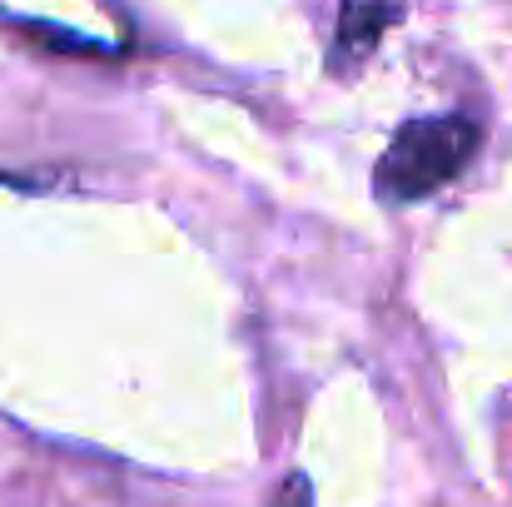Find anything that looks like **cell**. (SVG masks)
Here are the masks:
<instances>
[{
	"instance_id": "6da1fadb",
	"label": "cell",
	"mask_w": 512,
	"mask_h": 507,
	"mask_svg": "<svg viewBox=\"0 0 512 507\" xmlns=\"http://www.w3.org/2000/svg\"><path fill=\"white\" fill-rule=\"evenodd\" d=\"M483 130L468 115H428V120H408L393 145L383 150V160L373 169V189L383 204H418L433 189H443L448 179H458L468 160L478 155Z\"/></svg>"
},
{
	"instance_id": "3957f363",
	"label": "cell",
	"mask_w": 512,
	"mask_h": 507,
	"mask_svg": "<svg viewBox=\"0 0 512 507\" xmlns=\"http://www.w3.org/2000/svg\"><path fill=\"white\" fill-rule=\"evenodd\" d=\"M269 507H314V493H309V478L304 473H294L284 488H279V498Z\"/></svg>"
},
{
	"instance_id": "7a4b0ae2",
	"label": "cell",
	"mask_w": 512,
	"mask_h": 507,
	"mask_svg": "<svg viewBox=\"0 0 512 507\" xmlns=\"http://www.w3.org/2000/svg\"><path fill=\"white\" fill-rule=\"evenodd\" d=\"M393 20L388 0H343L339 5V45H334V65L348 70L358 55H368L383 35V25Z\"/></svg>"
}]
</instances>
